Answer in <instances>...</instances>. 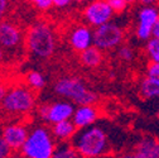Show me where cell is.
Returning <instances> with one entry per match:
<instances>
[{"instance_id": "cell-20", "label": "cell", "mask_w": 159, "mask_h": 158, "mask_svg": "<svg viewBox=\"0 0 159 158\" xmlns=\"http://www.w3.org/2000/svg\"><path fill=\"white\" fill-rule=\"evenodd\" d=\"M27 82L30 87L35 89V90H39L42 89L44 85H46V81H44V77L39 73V72H29L28 76H27Z\"/></svg>"}, {"instance_id": "cell-34", "label": "cell", "mask_w": 159, "mask_h": 158, "mask_svg": "<svg viewBox=\"0 0 159 158\" xmlns=\"http://www.w3.org/2000/svg\"><path fill=\"white\" fill-rule=\"evenodd\" d=\"M158 118H159V109H158Z\"/></svg>"}, {"instance_id": "cell-31", "label": "cell", "mask_w": 159, "mask_h": 158, "mask_svg": "<svg viewBox=\"0 0 159 158\" xmlns=\"http://www.w3.org/2000/svg\"><path fill=\"white\" fill-rule=\"evenodd\" d=\"M3 57H4V53H3L2 48H0V63H2V61H3Z\"/></svg>"}, {"instance_id": "cell-10", "label": "cell", "mask_w": 159, "mask_h": 158, "mask_svg": "<svg viewBox=\"0 0 159 158\" xmlns=\"http://www.w3.org/2000/svg\"><path fill=\"white\" fill-rule=\"evenodd\" d=\"M134 158H159V141L153 137H144L139 141L131 154Z\"/></svg>"}, {"instance_id": "cell-19", "label": "cell", "mask_w": 159, "mask_h": 158, "mask_svg": "<svg viewBox=\"0 0 159 158\" xmlns=\"http://www.w3.org/2000/svg\"><path fill=\"white\" fill-rule=\"evenodd\" d=\"M145 51L150 62H159V38L152 37L150 39H148Z\"/></svg>"}, {"instance_id": "cell-33", "label": "cell", "mask_w": 159, "mask_h": 158, "mask_svg": "<svg viewBox=\"0 0 159 158\" xmlns=\"http://www.w3.org/2000/svg\"><path fill=\"white\" fill-rule=\"evenodd\" d=\"M128 2H129V4H131V3H135L136 0H128Z\"/></svg>"}, {"instance_id": "cell-24", "label": "cell", "mask_w": 159, "mask_h": 158, "mask_svg": "<svg viewBox=\"0 0 159 158\" xmlns=\"http://www.w3.org/2000/svg\"><path fill=\"white\" fill-rule=\"evenodd\" d=\"M30 2L41 10H48L53 5V0H30Z\"/></svg>"}, {"instance_id": "cell-17", "label": "cell", "mask_w": 159, "mask_h": 158, "mask_svg": "<svg viewBox=\"0 0 159 158\" xmlns=\"http://www.w3.org/2000/svg\"><path fill=\"white\" fill-rule=\"evenodd\" d=\"M76 125L72 122H70L68 119L67 120H62V122H58V123H54L53 125V129H52V133L53 135L59 141H67L70 138L75 134L76 132Z\"/></svg>"}, {"instance_id": "cell-30", "label": "cell", "mask_w": 159, "mask_h": 158, "mask_svg": "<svg viewBox=\"0 0 159 158\" xmlns=\"http://www.w3.org/2000/svg\"><path fill=\"white\" fill-rule=\"evenodd\" d=\"M138 2H140L143 5H152L155 3V0H138Z\"/></svg>"}, {"instance_id": "cell-21", "label": "cell", "mask_w": 159, "mask_h": 158, "mask_svg": "<svg viewBox=\"0 0 159 158\" xmlns=\"http://www.w3.org/2000/svg\"><path fill=\"white\" fill-rule=\"evenodd\" d=\"M117 56L119 58H120L121 61H125V62H130L133 60V57H134V52L130 47L128 46H123L117 49Z\"/></svg>"}, {"instance_id": "cell-2", "label": "cell", "mask_w": 159, "mask_h": 158, "mask_svg": "<svg viewBox=\"0 0 159 158\" xmlns=\"http://www.w3.org/2000/svg\"><path fill=\"white\" fill-rule=\"evenodd\" d=\"M80 156L92 158L100 157L106 153L107 149V138L105 132L98 127H91L85 129L73 144Z\"/></svg>"}, {"instance_id": "cell-15", "label": "cell", "mask_w": 159, "mask_h": 158, "mask_svg": "<svg viewBox=\"0 0 159 158\" xmlns=\"http://www.w3.org/2000/svg\"><path fill=\"white\" fill-rule=\"evenodd\" d=\"M80 61L82 62V65H85L86 67H90V68H95L97 66H100L102 62L101 49L96 47L95 44L90 46L89 48H86L81 52V54H80Z\"/></svg>"}, {"instance_id": "cell-26", "label": "cell", "mask_w": 159, "mask_h": 158, "mask_svg": "<svg viewBox=\"0 0 159 158\" xmlns=\"http://www.w3.org/2000/svg\"><path fill=\"white\" fill-rule=\"evenodd\" d=\"M8 9V0H0V21L4 18Z\"/></svg>"}, {"instance_id": "cell-25", "label": "cell", "mask_w": 159, "mask_h": 158, "mask_svg": "<svg viewBox=\"0 0 159 158\" xmlns=\"http://www.w3.org/2000/svg\"><path fill=\"white\" fill-rule=\"evenodd\" d=\"M147 76L159 78V62H150L147 68Z\"/></svg>"}, {"instance_id": "cell-14", "label": "cell", "mask_w": 159, "mask_h": 158, "mask_svg": "<svg viewBox=\"0 0 159 158\" xmlns=\"http://www.w3.org/2000/svg\"><path fill=\"white\" fill-rule=\"evenodd\" d=\"M73 113H75L73 105L68 103H56V104L49 105L46 120L54 124L58 122L70 119L71 116H73Z\"/></svg>"}, {"instance_id": "cell-23", "label": "cell", "mask_w": 159, "mask_h": 158, "mask_svg": "<svg viewBox=\"0 0 159 158\" xmlns=\"http://www.w3.org/2000/svg\"><path fill=\"white\" fill-rule=\"evenodd\" d=\"M11 148H10V146L5 142V139L2 137L0 138V158H7V157H9L10 154H11Z\"/></svg>"}, {"instance_id": "cell-12", "label": "cell", "mask_w": 159, "mask_h": 158, "mask_svg": "<svg viewBox=\"0 0 159 158\" xmlns=\"http://www.w3.org/2000/svg\"><path fill=\"white\" fill-rule=\"evenodd\" d=\"M92 35H93V33H91V30L87 27L80 26L72 30V33L70 35V43L73 47V49L82 52L84 49H86L93 44Z\"/></svg>"}, {"instance_id": "cell-27", "label": "cell", "mask_w": 159, "mask_h": 158, "mask_svg": "<svg viewBox=\"0 0 159 158\" xmlns=\"http://www.w3.org/2000/svg\"><path fill=\"white\" fill-rule=\"evenodd\" d=\"M71 3V0H53V5L57 8H65Z\"/></svg>"}, {"instance_id": "cell-22", "label": "cell", "mask_w": 159, "mask_h": 158, "mask_svg": "<svg viewBox=\"0 0 159 158\" xmlns=\"http://www.w3.org/2000/svg\"><path fill=\"white\" fill-rule=\"evenodd\" d=\"M107 3L112 8L114 13H123L129 4L128 0H107Z\"/></svg>"}, {"instance_id": "cell-18", "label": "cell", "mask_w": 159, "mask_h": 158, "mask_svg": "<svg viewBox=\"0 0 159 158\" xmlns=\"http://www.w3.org/2000/svg\"><path fill=\"white\" fill-rule=\"evenodd\" d=\"M80 154L76 147L68 143H63L62 146L54 148V152H53V158H76Z\"/></svg>"}, {"instance_id": "cell-9", "label": "cell", "mask_w": 159, "mask_h": 158, "mask_svg": "<svg viewBox=\"0 0 159 158\" xmlns=\"http://www.w3.org/2000/svg\"><path fill=\"white\" fill-rule=\"evenodd\" d=\"M3 138L10 146L11 149L18 151V149L23 148L27 138H28V130L24 125L10 124L3 129Z\"/></svg>"}, {"instance_id": "cell-5", "label": "cell", "mask_w": 159, "mask_h": 158, "mask_svg": "<svg viewBox=\"0 0 159 158\" xmlns=\"http://www.w3.org/2000/svg\"><path fill=\"white\" fill-rule=\"evenodd\" d=\"M34 100V95L29 89L18 86L7 91L2 101V106L5 111L11 114H24L32 110Z\"/></svg>"}, {"instance_id": "cell-7", "label": "cell", "mask_w": 159, "mask_h": 158, "mask_svg": "<svg viewBox=\"0 0 159 158\" xmlns=\"http://www.w3.org/2000/svg\"><path fill=\"white\" fill-rule=\"evenodd\" d=\"M159 18V9L152 5H144L138 14V26H136V37L140 41H148L152 38V29L157 19Z\"/></svg>"}, {"instance_id": "cell-11", "label": "cell", "mask_w": 159, "mask_h": 158, "mask_svg": "<svg viewBox=\"0 0 159 158\" xmlns=\"http://www.w3.org/2000/svg\"><path fill=\"white\" fill-rule=\"evenodd\" d=\"M22 41L20 30L10 22H0V46L13 48Z\"/></svg>"}, {"instance_id": "cell-3", "label": "cell", "mask_w": 159, "mask_h": 158, "mask_svg": "<svg viewBox=\"0 0 159 158\" xmlns=\"http://www.w3.org/2000/svg\"><path fill=\"white\" fill-rule=\"evenodd\" d=\"M54 91L78 105H91L97 100L96 94L76 77H63L58 80L54 85Z\"/></svg>"}, {"instance_id": "cell-28", "label": "cell", "mask_w": 159, "mask_h": 158, "mask_svg": "<svg viewBox=\"0 0 159 158\" xmlns=\"http://www.w3.org/2000/svg\"><path fill=\"white\" fill-rule=\"evenodd\" d=\"M152 37H154V38H159V18L157 19V22H155L154 26H153V29H152Z\"/></svg>"}, {"instance_id": "cell-32", "label": "cell", "mask_w": 159, "mask_h": 158, "mask_svg": "<svg viewBox=\"0 0 159 158\" xmlns=\"http://www.w3.org/2000/svg\"><path fill=\"white\" fill-rule=\"evenodd\" d=\"M73 2H76V3H84V2H86V0H73Z\"/></svg>"}, {"instance_id": "cell-13", "label": "cell", "mask_w": 159, "mask_h": 158, "mask_svg": "<svg viewBox=\"0 0 159 158\" xmlns=\"http://www.w3.org/2000/svg\"><path fill=\"white\" fill-rule=\"evenodd\" d=\"M98 116L96 108L91 105H80L73 113V123L77 128H86L92 125Z\"/></svg>"}, {"instance_id": "cell-6", "label": "cell", "mask_w": 159, "mask_h": 158, "mask_svg": "<svg viewBox=\"0 0 159 158\" xmlns=\"http://www.w3.org/2000/svg\"><path fill=\"white\" fill-rule=\"evenodd\" d=\"M124 41V30L115 23H105L96 27L92 35V43L100 49H112Z\"/></svg>"}, {"instance_id": "cell-16", "label": "cell", "mask_w": 159, "mask_h": 158, "mask_svg": "<svg viewBox=\"0 0 159 158\" xmlns=\"http://www.w3.org/2000/svg\"><path fill=\"white\" fill-rule=\"evenodd\" d=\"M139 91L145 99H159V78L145 75L140 82Z\"/></svg>"}, {"instance_id": "cell-1", "label": "cell", "mask_w": 159, "mask_h": 158, "mask_svg": "<svg viewBox=\"0 0 159 158\" xmlns=\"http://www.w3.org/2000/svg\"><path fill=\"white\" fill-rule=\"evenodd\" d=\"M28 49L39 58H48L56 49V38L52 28L46 23H37L27 33Z\"/></svg>"}, {"instance_id": "cell-8", "label": "cell", "mask_w": 159, "mask_h": 158, "mask_svg": "<svg viewBox=\"0 0 159 158\" xmlns=\"http://www.w3.org/2000/svg\"><path fill=\"white\" fill-rule=\"evenodd\" d=\"M84 14L86 21L91 26L98 27L110 21L112 18L114 10L107 3V0H95V2H91L86 7Z\"/></svg>"}, {"instance_id": "cell-29", "label": "cell", "mask_w": 159, "mask_h": 158, "mask_svg": "<svg viewBox=\"0 0 159 158\" xmlns=\"http://www.w3.org/2000/svg\"><path fill=\"white\" fill-rule=\"evenodd\" d=\"M5 94H7V90H5L4 85H3L2 82H0V103H2V101H3V99H4Z\"/></svg>"}, {"instance_id": "cell-4", "label": "cell", "mask_w": 159, "mask_h": 158, "mask_svg": "<svg viewBox=\"0 0 159 158\" xmlns=\"http://www.w3.org/2000/svg\"><path fill=\"white\" fill-rule=\"evenodd\" d=\"M54 144L47 129L39 127L28 134L22 148V154L28 158H51L53 157Z\"/></svg>"}]
</instances>
